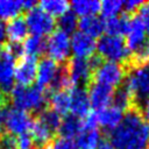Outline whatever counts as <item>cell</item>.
<instances>
[{
	"instance_id": "23",
	"label": "cell",
	"mask_w": 149,
	"mask_h": 149,
	"mask_svg": "<svg viewBox=\"0 0 149 149\" xmlns=\"http://www.w3.org/2000/svg\"><path fill=\"white\" fill-rule=\"evenodd\" d=\"M101 142V134L99 130H81L74 141V148L77 149H95Z\"/></svg>"
},
{
	"instance_id": "25",
	"label": "cell",
	"mask_w": 149,
	"mask_h": 149,
	"mask_svg": "<svg viewBox=\"0 0 149 149\" xmlns=\"http://www.w3.org/2000/svg\"><path fill=\"white\" fill-rule=\"evenodd\" d=\"M48 104L50 105V108L57 112L59 115H66L70 111V94L66 91L54 92Z\"/></svg>"
},
{
	"instance_id": "5",
	"label": "cell",
	"mask_w": 149,
	"mask_h": 149,
	"mask_svg": "<svg viewBox=\"0 0 149 149\" xmlns=\"http://www.w3.org/2000/svg\"><path fill=\"white\" fill-rule=\"evenodd\" d=\"M126 68L121 63H115V62H108V61H102L98 68L93 71L92 73V79L93 81L115 87L122 84V81L126 78Z\"/></svg>"
},
{
	"instance_id": "12",
	"label": "cell",
	"mask_w": 149,
	"mask_h": 149,
	"mask_svg": "<svg viewBox=\"0 0 149 149\" xmlns=\"http://www.w3.org/2000/svg\"><path fill=\"white\" fill-rule=\"evenodd\" d=\"M87 95L91 107L95 109H102L112 104L114 88L97 81L91 80L87 84Z\"/></svg>"
},
{
	"instance_id": "3",
	"label": "cell",
	"mask_w": 149,
	"mask_h": 149,
	"mask_svg": "<svg viewBox=\"0 0 149 149\" xmlns=\"http://www.w3.org/2000/svg\"><path fill=\"white\" fill-rule=\"evenodd\" d=\"M95 50L101 59L108 62L122 64L130 57V52L122 36H113L107 34L102 35L97 42Z\"/></svg>"
},
{
	"instance_id": "30",
	"label": "cell",
	"mask_w": 149,
	"mask_h": 149,
	"mask_svg": "<svg viewBox=\"0 0 149 149\" xmlns=\"http://www.w3.org/2000/svg\"><path fill=\"white\" fill-rule=\"evenodd\" d=\"M133 97L130 95V93L125 88V87H120L118 90L114 91L113 93V99H112V105L125 111L130 108V106L133 105Z\"/></svg>"
},
{
	"instance_id": "40",
	"label": "cell",
	"mask_w": 149,
	"mask_h": 149,
	"mask_svg": "<svg viewBox=\"0 0 149 149\" xmlns=\"http://www.w3.org/2000/svg\"><path fill=\"white\" fill-rule=\"evenodd\" d=\"M95 149H115L114 146L109 142V141H105V140H101V142L98 144V147Z\"/></svg>"
},
{
	"instance_id": "17",
	"label": "cell",
	"mask_w": 149,
	"mask_h": 149,
	"mask_svg": "<svg viewBox=\"0 0 149 149\" xmlns=\"http://www.w3.org/2000/svg\"><path fill=\"white\" fill-rule=\"evenodd\" d=\"M57 69H58L57 62H55L50 57H42L37 63V73H36L37 86L42 88H44V86H49L57 72Z\"/></svg>"
},
{
	"instance_id": "28",
	"label": "cell",
	"mask_w": 149,
	"mask_h": 149,
	"mask_svg": "<svg viewBox=\"0 0 149 149\" xmlns=\"http://www.w3.org/2000/svg\"><path fill=\"white\" fill-rule=\"evenodd\" d=\"M22 1H0V20H12L22 10Z\"/></svg>"
},
{
	"instance_id": "43",
	"label": "cell",
	"mask_w": 149,
	"mask_h": 149,
	"mask_svg": "<svg viewBox=\"0 0 149 149\" xmlns=\"http://www.w3.org/2000/svg\"><path fill=\"white\" fill-rule=\"evenodd\" d=\"M3 38H5V26L0 21V47H1L2 42H3Z\"/></svg>"
},
{
	"instance_id": "6",
	"label": "cell",
	"mask_w": 149,
	"mask_h": 149,
	"mask_svg": "<svg viewBox=\"0 0 149 149\" xmlns=\"http://www.w3.org/2000/svg\"><path fill=\"white\" fill-rule=\"evenodd\" d=\"M24 20L28 29L33 33V35H37V36L50 34L54 31L56 27L55 19L48 13H45L43 9H41L40 7H34L27 10Z\"/></svg>"
},
{
	"instance_id": "2",
	"label": "cell",
	"mask_w": 149,
	"mask_h": 149,
	"mask_svg": "<svg viewBox=\"0 0 149 149\" xmlns=\"http://www.w3.org/2000/svg\"><path fill=\"white\" fill-rule=\"evenodd\" d=\"M10 100L15 108L26 112H37L47 108L48 95L44 88L35 86H21L16 85L10 91Z\"/></svg>"
},
{
	"instance_id": "1",
	"label": "cell",
	"mask_w": 149,
	"mask_h": 149,
	"mask_svg": "<svg viewBox=\"0 0 149 149\" xmlns=\"http://www.w3.org/2000/svg\"><path fill=\"white\" fill-rule=\"evenodd\" d=\"M109 142L115 149H148L149 122L137 109H129L116 128L109 132Z\"/></svg>"
},
{
	"instance_id": "13",
	"label": "cell",
	"mask_w": 149,
	"mask_h": 149,
	"mask_svg": "<svg viewBox=\"0 0 149 149\" xmlns=\"http://www.w3.org/2000/svg\"><path fill=\"white\" fill-rule=\"evenodd\" d=\"M125 36H126L125 42L130 54L134 52L137 48H140L143 43H146L149 40L146 28L137 16L130 19V24Z\"/></svg>"
},
{
	"instance_id": "16",
	"label": "cell",
	"mask_w": 149,
	"mask_h": 149,
	"mask_svg": "<svg viewBox=\"0 0 149 149\" xmlns=\"http://www.w3.org/2000/svg\"><path fill=\"white\" fill-rule=\"evenodd\" d=\"M97 114V121H98V125H100L105 130H108V132H112L114 128H116L119 126V123L122 121L123 119V111L113 106V105H109L102 109H99Z\"/></svg>"
},
{
	"instance_id": "34",
	"label": "cell",
	"mask_w": 149,
	"mask_h": 149,
	"mask_svg": "<svg viewBox=\"0 0 149 149\" xmlns=\"http://www.w3.org/2000/svg\"><path fill=\"white\" fill-rule=\"evenodd\" d=\"M47 149H74V144L71 140L64 139V137H55L51 139V141L45 147Z\"/></svg>"
},
{
	"instance_id": "38",
	"label": "cell",
	"mask_w": 149,
	"mask_h": 149,
	"mask_svg": "<svg viewBox=\"0 0 149 149\" xmlns=\"http://www.w3.org/2000/svg\"><path fill=\"white\" fill-rule=\"evenodd\" d=\"M143 2L140 1V0H126V1H122V5H123V10H126L127 13H133L135 10H139V8L141 7Z\"/></svg>"
},
{
	"instance_id": "21",
	"label": "cell",
	"mask_w": 149,
	"mask_h": 149,
	"mask_svg": "<svg viewBox=\"0 0 149 149\" xmlns=\"http://www.w3.org/2000/svg\"><path fill=\"white\" fill-rule=\"evenodd\" d=\"M81 130H83L81 120L73 114H66L65 118L61 121V125L58 128L61 137H64L68 140L72 137H77Z\"/></svg>"
},
{
	"instance_id": "18",
	"label": "cell",
	"mask_w": 149,
	"mask_h": 149,
	"mask_svg": "<svg viewBox=\"0 0 149 149\" xmlns=\"http://www.w3.org/2000/svg\"><path fill=\"white\" fill-rule=\"evenodd\" d=\"M80 28V31L93 37H101L105 31V20L97 15H87L81 16L77 23Z\"/></svg>"
},
{
	"instance_id": "10",
	"label": "cell",
	"mask_w": 149,
	"mask_h": 149,
	"mask_svg": "<svg viewBox=\"0 0 149 149\" xmlns=\"http://www.w3.org/2000/svg\"><path fill=\"white\" fill-rule=\"evenodd\" d=\"M14 68L15 59L2 44L0 47V91L6 95L13 88Z\"/></svg>"
},
{
	"instance_id": "14",
	"label": "cell",
	"mask_w": 149,
	"mask_h": 149,
	"mask_svg": "<svg viewBox=\"0 0 149 149\" xmlns=\"http://www.w3.org/2000/svg\"><path fill=\"white\" fill-rule=\"evenodd\" d=\"M95 40L81 31H74L70 40V47L76 57H91L95 52Z\"/></svg>"
},
{
	"instance_id": "39",
	"label": "cell",
	"mask_w": 149,
	"mask_h": 149,
	"mask_svg": "<svg viewBox=\"0 0 149 149\" xmlns=\"http://www.w3.org/2000/svg\"><path fill=\"white\" fill-rule=\"evenodd\" d=\"M139 112L142 115V118L147 122H149V97L140 102V111Z\"/></svg>"
},
{
	"instance_id": "29",
	"label": "cell",
	"mask_w": 149,
	"mask_h": 149,
	"mask_svg": "<svg viewBox=\"0 0 149 149\" xmlns=\"http://www.w3.org/2000/svg\"><path fill=\"white\" fill-rule=\"evenodd\" d=\"M37 119H38L40 121H42L52 133H55V132L58 130L59 125H61V121H62L61 115H59L57 112H55L54 109H51L50 107H49V108H45V109H43V111H41V112L38 113Z\"/></svg>"
},
{
	"instance_id": "22",
	"label": "cell",
	"mask_w": 149,
	"mask_h": 149,
	"mask_svg": "<svg viewBox=\"0 0 149 149\" xmlns=\"http://www.w3.org/2000/svg\"><path fill=\"white\" fill-rule=\"evenodd\" d=\"M130 24V17L128 15H118L105 21V31L107 35L122 36L126 35Z\"/></svg>"
},
{
	"instance_id": "27",
	"label": "cell",
	"mask_w": 149,
	"mask_h": 149,
	"mask_svg": "<svg viewBox=\"0 0 149 149\" xmlns=\"http://www.w3.org/2000/svg\"><path fill=\"white\" fill-rule=\"evenodd\" d=\"M69 2L64 0H43L40 2V8L51 15H62L69 10Z\"/></svg>"
},
{
	"instance_id": "26",
	"label": "cell",
	"mask_w": 149,
	"mask_h": 149,
	"mask_svg": "<svg viewBox=\"0 0 149 149\" xmlns=\"http://www.w3.org/2000/svg\"><path fill=\"white\" fill-rule=\"evenodd\" d=\"M72 12L80 16L95 15L100 10V2L97 0H78L71 2Z\"/></svg>"
},
{
	"instance_id": "37",
	"label": "cell",
	"mask_w": 149,
	"mask_h": 149,
	"mask_svg": "<svg viewBox=\"0 0 149 149\" xmlns=\"http://www.w3.org/2000/svg\"><path fill=\"white\" fill-rule=\"evenodd\" d=\"M16 143H17V149H31L34 146L33 139L29 133L21 134L16 137Z\"/></svg>"
},
{
	"instance_id": "33",
	"label": "cell",
	"mask_w": 149,
	"mask_h": 149,
	"mask_svg": "<svg viewBox=\"0 0 149 149\" xmlns=\"http://www.w3.org/2000/svg\"><path fill=\"white\" fill-rule=\"evenodd\" d=\"M132 59L134 65H146L149 64V40L132 52Z\"/></svg>"
},
{
	"instance_id": "11",
	"label": "cell",
	"mask_w": 149,
	"mask_h": 149,
	"mask_svg": "<svg viewBox=\"0 0 149 149\" xmlns=\"http://www.w3.org/2000/svg\"><path fill=\"white\" fill-rule=\"evenodd\" d=\"M37 73V62L35 57L22 56L17 59L14 68V80L17 85L30 86L36 79Z\"/></svg>"
},
{
	"instance_id": "44",
	"label": "cell",
	"mask_w": 149,
	"mask_h": 149,
	"mask_svg": "<svg viewBox=\"0 0 149 149\" xmlns=\"http://www.w3.org/2000/svg\"><path fill=\"white\" fill-rule=\"evenodd\" d=\"M41 149H47V148H41Z\"/></svg>"
},
{
	"instance_id": "7",
	"label": "cell",
	"mask_w": 149,
	"mask_h": 149,
	"mask_svg": "<svg viewBox=\"0 0 149 149\" xmlns=\"http://www.w3.org/2000/svg\"><path fill=\"white\" fill-rule=\"evenodd\" d=\"M69 80L72 87H81L80 85H87L92 79V70L88 65L87 58L71 57L65 63Z\"/></svg>"
},
{
	"instance_id": "20",
	"label": "cell",
	"mask_w": 149,
	"mask_h": 149,
	"mask_svg": "<svg viewBox=\"0 0 149 149\" xmlns=\"http://www.w3.org/2000/svg\"><path fill=\"white\" fill-rule=\"evenodd\" d=\"M52 132L37 118L33 120L31 127H30V136L33 139L34 146H36L37 149L45 148L48 143L51 141Z\"/></svg>"
},
{
	"instance_id": "42",
	"label": "cell",
	"mask_w": 149,
	"mask_h": 149,
	"mask_svg": "<svg viewBox=\"0 0 149 149\" xmlns=\"http://www.w3.org/2000/svg\"><path fill=\"white\" fill-rule=\"evenodd\" d=\"M7 101H8V98H7V95L0 91V107H3V108H6V107H7Z\"/></svg>"
},
{
	"instance_id": "45",
	"label": "cell",
	"mask_w": 149,
	"mask_h": 149,
	"mask_svg": "<svg viewBox=\"0 0 149 149\" xmlns=\"http://www.w3.org/2000/svg\"><path fill=\"white\" fill-rule=\"evenodd\" d=\"M0 149H1V144H0Z\"/></svg>"
},
{
	"instance_id": "8",
	"label": "cell",
	"mask_w": 149,
	"mask_h": 149,
	"mask_svg": "<svg viewBox=\"0 0 149 149\" xmlns=\"http://www.w3.org/2000/svg\"><path fill=\"white\" fill-rule=\"evenodd\" d=\"M33 116L30 113L26 111H21L17 108H9L6 109L5 113V127L6 133L12 135H21L27 133L33 123Z\"/></svg>"
},
{
	"instance_id": "15",
	"label": "cell",
	"mask_w": 149,
	"mask_h": 149,
	"mask_svg": "<svg viewBox=\"0 0 149 149\" xmlns=\"http://www.w3.org/2000/svg\"><path fill=\"white\" fill-rule=\"evenodd\" d=\"M90 100L86 90L83 87H72L70 93V111L72 114L80 118H85L90 113Z\"/></svg>"
},
{
	"instance_id": "41",
	"label": "cell",
	"mask_w": 149,
	"mask_h": 149,
	"mask_svg": "<svg viewBox=\"0 0 149 149\" xmlns=\"http://www.w3.org/2000/svg\"><path fill=\"white\" fill-rule=\"evenodd\" d=\"M6 109H7V107L6 108L0 107V133H1L2 127H3V123H5V113H6Z\"/></svg>"
},
{
	"instance_id": "9",
	"label": "cell",
	"mask_w": 149,
	"mask_h": 149,
	"mask_svg": "<svg viewBox=\"0 0 149 149\" xmlns=\"http://www.w3.org/2000/svg\"><path fill=\"white\" fill-rule=\"evenodd\" d=\"M70 40L69 36L61 31L56 30L54 31L50 37L47 40V52L51 59L55 62H64L69 59L70 55Z\"/></svg>"
},
{
	"instance_id": "46",
	"label": "cell",
	"mask_w": 149,
	"mask_h": 149,
	"mask_svg": "<svg viewBox=\"0 0 149 149\" xmlns=\"http://www.w3.org/2000/svg\"><path fill=\"white\" fill-rule=\"evenodd\" d=\"M148 149H149V146H148Z\"/></svg>"
},
{
	"instance_id": "31",
	"label": "cell",
	"mask_w": 149,
	"mask_h": 149,
	"mask_svg": "<svg viewBox=\"0 0 149 149\" xmlns=\"http://www.w3.org/2000/svg\"><path fill=\"white\" fill-rule=\"evenodd\" d=\"M123 10L122 1L120 0H105L100 2V13L102 17L111 19L114 16H118Z\"/></svg>"
},
{
	"instance_id": "32",
	"label": "cell",
	"mask_w": 149,
	"mask_h": 149,
	"mask_svg": "<svg viewBox=\"0 0 149 149\" xmlns=\"http://www.w3.org/2000/svg\"><path fill=\"white\" fill-rule=\"evenodd\" d=\"M77 23H78L77 16L72 10H68L64 14H62L59 16L58 21L56 22V24L58 26L59 30L65 33L66 35L74 31V29L77 27Z\"/></svg>"
},
{
	"instance_id": "19",
	"label": "cell",
	"mask_w": 149,
	"mask_h": 149,
	"mask_svg": "<svg viewBox=\"0 0 149 149\" xmlns=\"http://www.w3.org/2000/svg\"><path fill=\"white\" fill-rule=\"evenodd\" d=\"M5 34L7 35L9 42L21 43V41H24L28 34V27L23 16H16L9 20L5 27Z\"/></svg>"
},
{
	"instance_id": "36",
	"label": "cell",
	"mask_w": 149,
	"mask_h": 149,
	"mask_svg": "<svg viewBox=\"0 0 149 149\" xmlns=\"http://www.w3.org/2000/svg\"><path fill=\"white\" fill-rule=\"evenodd\" d=\"M81 126H83V130H93V129H97V126H98L97 114L90 112L81 120Z\"/></svg>"
},
{
	"instance_id": "35",
	"label": "cell",
	"mask_w": 149,
	"mask_h": 149,
	"mask_svg": "<svg viewBox=\"0 0 149 149\" xmlns=\"http://www.w3.org/2000/svg\"><path fill=\"white\" fill-rule=\"evenodd\" d=\"M137 17L141 20L142 24L146 28L147 35L149 36V1L148 2H143L141 5V7L139 8V14Z\"/></svg>"
},
{
	"instance_id": "24",
	"label": "cell",
	"mask_w": 149,
	"mask_h": 149,
	"mask_svg": "<svg viewBox=\"0 0 149 149\" xmlns=\"http://www.w3.org/2000/svg\"><path fill=\"white\" fill-rule=\"evenodd\" d=\"M47 48V40H44L42 36L31 35L24 38L22 43L23 54L29 57H37L38 55H42L45 51Z\"/></svg>"
},
{
	"instance_id": "4",
	"label": "cell",
	"mask_w": 149,
	"mask_h": 149,
	"mask_svg": "<svg viewBox=\"0 0 149 149\" xmlns=\"http://www.w3.org/2000/svg\"><path fill=\"white\" fill-rule=\"evenodd\" d=\"M125 88L130 93L133 100L142 101L149 97V64L134 65L125 78Z\"/></svg>"
}]
</instances>
